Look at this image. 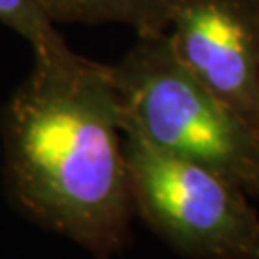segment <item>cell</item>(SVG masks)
I'll return each mask as SVG.
<instances>
[{"label":"cell","mask_w":259,"mask_h":259,"mask_svg":"<svg viewBox=\"0 0 259 259\" xmlns=\"http://www.w3.org/2000/svg\"><path fill=\"white\" fill-rule=\"evenodd\" d=\"M10 204L94 259H115L137 219L110 65L67 47L35 54L0 115Z\"/></svg>","instance_id":"cell-1"},{"label":"cell","mask_w":259,"mask_h":259,"mask_svg":"<svg viewBox=\"0 0 259 259\" xmlns=\"http://www.w3.org/2000/svg\"><path fill=\"white\" fill-rule=\"evenodd\" d=\"M123 133L135 211L157 238L183 257L259 259V215L240 185Z\"/></svg>","instance_id":"cell-3"},{"label":"cell","mask_w":259,"mask_h":259,"mask_svg":"<svg viewBox=\"0 0 259 259\" xmlns=\"http://www.w3.org/2000/svg\"><path fill=\"white\" fill-rule=\"evenodd\" d=\"M175 0H42L54 23H123L137 35L165 33Z\"/></svg>","instance_id":"cell-5"},{"label":"cell","mask_w":259,"mask_h":259,"mask_svg":"<svg viewBox=\"0 0 259 259\" xmlns=\"http://www.w3.org/2000/svg\"><path fill=\"white\" fill-rule=\"evenodd\" d=\"M110 69L123 131L209 167L255 194L259 133L186 67L167 33L139 35Z\"/></svg>","instance_id":"cell-2"},{"label":"cell","mask_w":259,"mask_h":259,"mask_svg":"<svg viewBox=\"0 0 259 259\" xmlns=\"http://www.w3.org/2000/svg\"><path fill=\"white\" fill-rule=\"evenodd\" d=\"M0 23L25 38L33 54H50L67 48L42 0H0Z\"/></svg>","instance_id":"cell-6"},{"label":"cell","mask_w":259,"mask_h":259,"mask_svg":"<svg viewBox=\"0 0 259 259\" xmlns=\"http://www.w3.org/2000/svg\"><path fill=\"white\" fill-rule=\"evenodd\" d=\"M165 33L186 67L259 133V0H175Z\"/></svg>","instance_id":"cell-4"},{"label":"cell","mask_w":259,"mask_h":259,"mask_svg":"<svg viewBox=\"0 0 259 259\" xmlns=\"http://www.w3.org/2000/svg\"><path fill=\"white\" fill-rule=\"evenodd\" d=\"M253 198H257V200H259V185H257V188H255V194H253Z\"/></svg>","instance_id":"cell-7"}]
</instances>
